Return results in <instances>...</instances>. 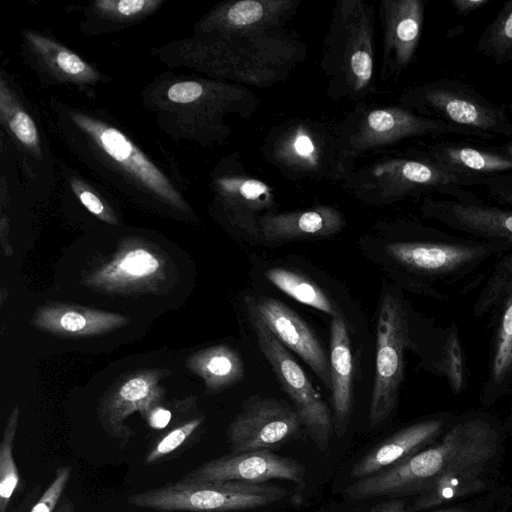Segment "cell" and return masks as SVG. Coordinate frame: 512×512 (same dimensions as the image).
<instances>
[{
	"label": "cell",
	"mask_w": 512,
	"mask_h": 512,
	"mask_svg": "<svg viewBox=\"0 0 512 512\" xmlns=\"http://www.w3.org/2000/svg\"><path fill=\"white\" fill-rule=\"evenodd\" d=\"M479 49L498 61L512 56V1L502 8L485 32Z\"/></svg>",
	"instance_id": "cell-26"
},
{
	"label": "cell",
	"mask_w": 512,
	"mask_h": 512,
	"mask_svg": "<svg viewBox=\"0 0 512 512\" xmlns=\"http://www.w3.org/2000/svg\"><path fill=\"white\" fill-rule=\"evenodd\" d=\"M341 214L327 207L314 210L265 215L258 221L260 239L266 243L326 237L341 230Z\"/></svg>",
	"instance_id": "cell-15"
},
{
	"label": "cell",
	"mask_w": 512,
	"mask_h": 512,
	"mask_svg": "<svg viewBox=\"0 0 512 512\" xmlns=\"http://www.w3.org/2000/svg\"><path fill=\"white\" fill-rule=\"evenodd\" d=\"M487 464L470 463L447 472L418 494L407 510L418 512L434 508L485 489L484 472Z\"/></svg>",
	"instance_id": "cell-19"
},
{
	"label": "cell",
	"mask_w": 512,
	"mask_h": 512,
	"mask_svg": "<svg viewBox=\"0 0 512 512\" xmlns=\"http://www.w3.org/2000/svg\"><path fill=\"white\" fill-rule=\"evenodd\" d=\"M157 1L148 0H120V1H101L98 4L108 11H114L124 17L136 16L146 10L151 9L158 4Z\"/></svg>",
	"instance_id": "cell-32"
},
{
	"label": "cell",
	"mask_w": 512,
	"mask_h": 512,
	"mask_svg": "<svg viewBox=\"0 0 512 512\" xmlns=\"http://www.w3.org/2000/svg\"><path fill=\"white\" fill-rule=\"evenodd\" d=\"M305 468L297 460L273 453L254 451L227 454L204 462L181 480L187 482L266 483L281 479L304 485Z\"/></svg>",
	"instance_id": "cell-7"
},
{
	"label": "cell",
	"mask_w": 512,
	"mask_h": 512,
	"mask_svg": "<svg viewBox=\"0 0 512 512\" xmlns=\"http://www.w3.org/2000/svg\"><path fill=\"white\" fill-rule=\"evenodd\" d=\"M19 422V407L11 411L0 443V512H7L12 495L19 482V474L13 457V444Z\"/></svg>",
	"instance_id": "cell-24"
},
{
	"label": "cell",
	"mask_w": 512,
	"mask_h": 512,
	"mask_svg": "<svg viewBox=\"0 0 512 512\" xmlns=\"http://www.w3.org/2000/svg\"><path fill=\"white\" fill-rule=\"evenodd\" d=\"M505 199L508 203L512 204V191L505 195Z\"/></svg>",
	"instance_id": "cell-40"
},
{
	"label": "cell",
	"mask_w": 512,
	"mask_h": 512,
	"mask_svg": "<svg viewBox=\"0 0 512 512\" xmlns=\"http://www.w3.org/2000/svg\"><path fill=\"white\" fill-rule=\"evenodd\" d=\"M489 0H452L451 3L458 14L467 15L468 13L481 8Z\"/></svg>",
	"instance_id": "cell-38"
},
{
	"label": "cell",
	"mask_w": 512,
	"mask_h": 512,
	"mask_svg": "<svg viewBox=\"0 0 512 512\" xmlns=\"http://www.w3.org/2000/svg\"><path fill=\"white\" fill-rule=\"evenodd\" d=\"M405 503L400 499H388L375 505L371 512H410L404 509ZM432 512H470L464 507H449Z\"/></svg>",
	"instance_id": "cell-35"
},
{
	"label": "cell",
	"mask_w": 512,
	"mask_h": 512,
	"mask_svg": "<svg viewBox=\"0 0 512 512\" xmlns=\"http://www.w3.org/2000/svg\"><path fill=\"white\" fill-rule=\"evenodd\" d=\"M82 204L94 215L108 223H116L115 218L107 212L104 204L100 198L90 190L76 189L75 190Z\"/></svg>",
	"instance_id": "cell-34"
},
{
	"label": "cell",
	"mask_w": 512,
	"mask_h": 512,
	"mask_svg": "<svg viewBox=\"0 0 512 512\" xmlns=\"http://www.w3.org/2000/svg\"><path fill=\"white\" fill-rule=\"evenodd\" d=\"M265 277L279 290L294 300L332 317L340 314L327 295L307 277L284 268H272Z\"/></svg>",
	"instance_id": "cell-22"
},
{
	"label": "cell",
	"mask_w": 512,
	"mask_h": 512,
	"mask_svg": "<svg viewBox=\"0 0 512 512\" xmlns=\"http://www.w3.org/2000/svg\"><path fill=\"white\" fill-rule=\"evenodd\" d=\"M424 105L449 124L491 134H512V124L505 114L478 97L451 83H434L422 89Z\"/></svg>",
	"instance_id": "cell-8"
},
{
	"label": "cell",
	"mask_w": 512,
	"mask_h": 512,
	"mask_svg": "<svg viewBox=\"0 0 512 512\" xmlns=\"http://www.w3.org/2000/svg\"><path fill=\"white\" fill-rule=\"evenodd\" d=\"M248 317L255 332L260 351L269 362L283 391L290 398L302 427L321 451L325 452L334 432L331 412L309 378L245 300Z\"/></svg>",
	"instance_id": "cell-2"
},
{
	"label": "cell",
	"mask_w": 512,
	"mask_h": 512,
	"mask_svg": "<svg viewBox=\"0 0 512 512\" xmlns=\"http://www.w3.org/2000/svg\"><path fill=\"white\" fill-rule=\"evenodd\" d=\"M34 40L42 52L49 56L53 66L63 74L76 79H86L92 75V69L76 54L41 37Z\"/></svg>",
	"instance_id": "cell-27"
},
{
	"label": "cell",
	"mask_w": 512,
	"mask_h": 512,
	"mask_svg": "<svg viewBox=\"0 0 512 512\" xmlns=\"http://www.w3.org/2000/svg\"><path fill=\"white\" fill-rule=\"evenodd\" d=\"M189 368L205 382L206 388L218 392L244 377V363L240 354L228 345L213 346L194 354Z\"/></svg>",
	"instance_id": "cell-20"
},
{
	"label": "cell",
	"mask_w": 512,
	"mask_h": 512,
	"mask_svg": "<svg viewBox=\"0 0 512 512\" xmlns=\"http://www.w3.org/2000/svg\"><path fill=\"white\" fill-rule=\"evenodd\" d=\"M299 416L287 401L252 396L230 422L227 441L233 454L272 451L301 429Z\"/></svg>",
	"instance_id": "cell-4"
},
{
	"label": "cell",
	"mask_w": 512,
	"mask_h": 512,
	"mask_svg": "<svg viewBox=\"0 0 512 512\" xmlns=\"http://www.w3.org/2000/svg\"><path fill=\"white\" fill-rule=\"evenodd\" d=\"M388 43L398 64L405 65L417 46L423 20V4L418 0L389 3Z\"/></svg>",
	"instance_id": "cell-21"
},
{
	"label": "cell",
	"mask_w": 512,
	"mask_h": 512,
	"mask_svg": "<svg viewBox=\"0 0 512 512\" xmlns=\"http://www.w3.org/2000/svg\"><path fill=\"white\" fill-rule=\"evenodd\" d=\"M408 314L401 298L386 292L376 325L375 376L369 422L376 427L395 409L404 376V353L410 346Z\"/></svg>",
	"instance_id": "cell-3"
},
{
	"label": "cell",
	"mask_w": 512,
	"mask_h": 512,
	"mask_svg": "<svg viewBox=\"0 0 512 512\" xmlns=\"http://www.w3.org/2000/svg\"><path fill=\"white\" fill-rule=\"evenodd\" d=\"M499 298L503 310L497 329L490 380L501 384L512 370V255L498 265L478 301Z\"/></svg>",
	"instance_id": "cell-17"
},
{
	"label": "cell",
	"mask_w": 512,
	"mask_h": 512,
	"mask_svg": "<svg viewBox=\"0 0 512 512\" xmlns=\"http://www.w3.org/2000/svg\"><path fill=\"white\" fill-rule=\"evenodd\" d=\"M508 249L493 242L405 241L386 245L388 256L411 273L431 280L463 274L482 261Z\"/></svg>",
	"instance_id": "cell-5"
},
{
	"label": "cell",
	"mask_w": 512,
	"mask_h": 512,
	"mask_svg": "<svg viewBox=\"0 0 512 512\" xmlns=\"http://www.w3.org/2000/svg\"><path fill=\"white\" fill-rule=\"evenodd\" d=\"M294 153L301 158H311L315 152V146L311 138L305 134H298L293 139Z\"/></svg>",
	"instance_id": "cell-36"
},
{
	"label": "cell",
	"mask_w": 512,
	"mask_h": 512,
	"mask_svg": "<svg viewBox=\"0 0 512 512\" xmlns=\"http://www.w3.org/2000/svg\"><path fill=\"white\" fill-rule=\"evenodd\" d=\"M331 405L334 432L343 436L352 413L353 360L348 327L341 314L332 317L330 330Z\"/></svg>",
	"instance_id": "cell-11"
},
{
	"label": "cell",
	"mask_w": 512,
	"mask_h": 512,
	"mask_svg": "<svg viewBox=\"0 0 512 512\" xmlns=\"http://www.w3.org/2000/svg\"><path fill=\"white\" fill-rule=\"evenodd\" d=\"M55 512H75V508L73 503L66 497L60 502V505Z\"/></svg>",
	"instance_id": "cell-39"
},
{
	"label": "cell",
	"mask_w": 512,
	"mask_h": 512,
	"mask_svg": "<svg viewBox=\"0 0 512 512\" xmlns=\"http://www.w3.org/2000/svg\"><path fill=\"white\" fill-rule=\"evenodd\" d=\"M276 338L309 365L327 389L331 388L330 361L319 340L287 305L271 297H247Z\"/></svg>",
	"instance_id": "cell-9"
},
{
	"label": "cell",
	"mask_w": 512,
	"mask_h": 512,
	"mask_svg": "<svg viewBox=\"0 0 512 512\" xmlns=\"http://www.w3.org/2000/svg\"><path fill=\"white\" fill-rule=\"evenodd\" d=\"M9 128L23 144L36 147L38 133L33 119L24 111H16L9 119Z\"/></svg>",
	"instance_id": "cell-31"
},
{
	"label": "cell",
	"mask_w": 512,
	"mask_h": 512,
	"mask_svg": "<svg viewBox=\"0 0 512 512\" xmlns=\"http://www.w3.org/2000/svg\"><path fill=\"white\" fill-rule=\"evenodd\" d=\"M441 162L445 168L491 173L512 170V158L471 147L449 146L441 150Z\"/></svg>",
	"instance_id": "cell-23"
},
{
	"label": "cell",
	"mask_w": 512,
	"mask_h": 512,
	"mask_svg": "<svg viewBox=\"0 0 512 512\" xmlns=\"http://www.w3.org/2000/svg\"><path fill=\"white\" fill-rule=\"evenodd\" d=\"M71 469L69 467H60L56 470V475L40 499L36 502L30 512H54L60 502V498L70 479Z\"/></svg>",
	"instance_id": "cell-29"
},
{
	"label": "cell",
	"mask_w": 512,
	"mask_h": 512,
	"mask_svg": "<svg viewBox=\"0 0 512 512\" xmlns=\"http://www.w3.org/2000/svg\"><path fill=\"white\" fill-rule=\"evenodd\" d=\"M508 152L512 156V145L508 146Z\"/></svg>",
	"instance_id": "cell-41"
},
{
	"label": "cell",
	"mask_w": 512,
	"mask_h": 512,
	"mask_svg": "<svg viewBox=\"0 0 512 512\" xmlns=\"http://www.w3.org/2000/svg\"><path fill=\"white\" fill-rule=\"evenodd\" d=\"M439 374L447 380L450 389L459 395L464 388L465 370L461 340L456 327H452L435 364Z\"/></svg>",
	"instance_id": "cell-25"
},
{
	"label": "cell",
	"mask_w": 512,
	"mask_h": 512,
	"mask_svg": "<svg viewBox=\"0 0 512 512\" xmlns=\"http://www.w3.org/2000/svg\"><path fill=\"white\" fill-rule=\"evenodd\" d=\"M445 421L433 418L409 425L379 442L350 471L356 480L379 473L426 449L442 432Z\"/></svg>",
	"instance_id": "cell-10"
},
{
	"label": "cell",
	"mask_w": 512,
	"mask_h": 512,
	"mask_svg": "<svg viewBox=\"0 0 512 512\" xmlns=\"http://www.w3.org/2000/svg\"><path fill=\"white\" fill-rule=\"evenodd\" d=\"M159 257L142 246H132L117 253L114 258L89 278L90 285L106 290H118L144 284L160 275Z\"/></svg>",
	"instance_id": "cell-18"
},
{
	"label": "cell",
	"mask_w": 512,
	"mask_h": 512,
	"mask_svg": "<svg viewBox=\"0 0 512 512\" xmlns=\"http://www.w3.org/2000/svg\"><path fill=\"white\" fill-rule=\"evenodd\" d=\"M75 120L100 155L122 175L171 204L184 208L165 175L121 131L83 115H77Z\"/></svg>",
	"instance_id": "cell-6"
},
{
	"label": "cell",
	"mask_w": 512,
	"mask_h": 512,
	"mask_svg": "<svg viewBox=\"0 0 512 512\" xmlns=\"http://www.w3.org/2000/svg\"><path fill=\"white\" fill-rule=\"evenodd\" d=\"M433 215L454 229L488 242L512 243V211L448 201L437 203Z\"/></svg>",
	"instance_id": "cell-12"
},
{
	"label": "cell",
	"mask_w": 512,
	"mask_h": 512,
	"mask_svg": "<svg viewBox=\"0 0 512 512\" xmlns=\"http://www.w3.org/2000/svg\"><path fill=\"white\" fill-rule=\"evenodd\" d=\"M203 93L202 86L195 81L179 82L172 85L167 92L168 98L175 103H191Z\"/></svg>",
	"instance_id": "cell-33"
},
{
	"label": "cell",
	"mask_w": 512,
	"mask_h": 512,
	"mask_svg": "<svg viewBox=\"0 0 512 512\" xmlns=\"http://www.w3.org/2000/svg\"><path fill=\"white\" fill-rule=\"evenodd\" d=\"M160 399L157 379L152 373L138 374L109 397L100 408V420L106 432L127 441L133 431L124 426V420L132 413H147Z\"/></svg>",
	"instance_id": "cell-14"
},
{
	"label": "cell",
	"mask_w": 512,
	"mask_h": 512,
	"mask_svg": "<svg viewBox=\"0 0 512 512\" xmlns=\"http://www.w3.org/2000/svg\"><path fill=\"white\" fill-rule=\"evenodd\" d=\"M465 132L443 121L421 118L401 109L375 110L368 114L358 144L370 147L427 133Z\"/></svg>",
	"instance_id": "cell-16"
},
{
	"label": "cell",
	"mask_w": 512,
	"mask_h": 512,
	"mask_svg": "<svg viewBox=\"0 0 512 512\" xmlns=\"http://www.w3.org/2000/svg\"><path fill=\"white\" fill-rule=\"evenodd\" d=\"M149 425L155 429L165 428L171 420V412L163 407H153L147 412Z\"/></svg>",
	"instance_id": "cell-37"
},
{
	"label": "cell",
	"mask_w": 512,
	"mask_h": 512,
	"mask_svg": "<svg viewBox=\"0 0 512 512\" xmlns=\"http://www.w3.org/2000/svg\"><path fill=\"white\" fill-rule=\"evenodd\" d=\"M202 418H194L170 430L149 450L145 464L151 465L180 448L202 424Z\"/></svg>",
	"instance_id": "cell-28"
},
{
	"label": "cell",
	"mask_w": 512,
	"mask_h": 512,
	"mask_svg": "<svg viewBox=\"0 0 512 512\" xmlns=\"http://www.w3.org/2000/svg\"><path fill=\"white\" fill-rule=\"evenodd\" d=\"M281 486L243 482H177L129 495L130 505L158 511L232 512L253 510L281 501Z\"/></svg>",
	"instance_id": "cell-1"
},
{
	"label": "cell",
	"mask_w": 512,
	"mask_h": 512,
	"mask_svg": "<svg viewBox=\"0 0 512 512\" xmlns=\"http://www.w3.org/2000/svg\"><path fill=\"white\" fill-rule=\"evenodd\" d=\"M264 14V3L246 0L234 3L228 9L226 18L232 26L241 27L258 22Z\"/></svg>",
	"instance_id": "cell-30"
},
{
	"label": "cell",
	"mask_w": 512,
	"mask_h": 512,
	"mask_svg": "<svg viewBox=\"0 0 512 512\" xmlns=\"http://www.w3.org/2000/svg\"><path fill=\"white\" fill-rule=\"evenodd\" d=\"M128 322L123 315L66 304L40 307L33 319V325L38 329L62 336L98 335Z\"/></svg>",
	"instance_id": "cell-13"
}]
</instances>
